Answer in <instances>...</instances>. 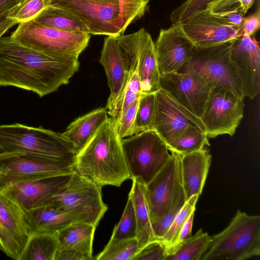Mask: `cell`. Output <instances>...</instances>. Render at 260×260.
Returning a JSON list of instances; mask_svg holds the SVG:
<instances>
[{
  "label": "cell",
  "mask_w": 260,
  "mask_h": 260,
  "mask_svg": "<svg viewBox=\"0 0 260 260\" xmlns=\"http://www.w3.org/2000/svg\"><path fill=\"white\" fill-rule=\"evenodd\" d=\"M139 99V98L135 101L125 111L121 117L116 121L117 132L121 139L133 135V128Z\"/></svg>",
  "instance_id": "60d3db41"
},
{
  "label": "cell",
  "mask_w": 260,
  "mask_h": 260,
  "mask_svg": "<svg viewBox=\"0 0 260 260\" xmlns=\"http://www.w3.org/2000/svg\"><path fill=\"white\" fill-rule=\"evenodd\" d=\"M58 250L57 233H32L19 260H55Z\"/></svg>",
  "instance_id": "4316f807"
},
{
  "label": "cell",
  "mask_w": 260,
  "mask_h": 260,
  "mask_svg": "<svg viewBox=\"0 0 260 260\" xmlns=\"http://www.w3.org/2000/svg\"><path fill=\"white\" fill-rule=\"evenodd\" d=\"M101 1H104V2H118L117 0H99Z\"/></svg>",
  "instance_id": "c3c4849f"
},
{
  "label": "cell",
  "mask_w": 260,
  "mask_h": 260,
  "mask_svg": "<svg viewBox=\"0 0 260 260\" xmlns=\"http://www.w3.org/2000/svg\"><path fill=\"white\" fill-rule=\"evenodd\" d=\"M144 185L133 180V184L128 194L133 202L137 223L136 239L139 249L148 243L157 240L154 235L148 206L145 199Z\"/></svg>",
  "instance_id": "484cf974"
},
{
  "label": "cell",
  "mask_w": 260,
  "mask_h": 260,
  "mask_svg": "<svg viewBox=\"0 0 260 260\" xmlns=\"http://www.w3.org/2000/svg\"><path fill=\"white\" fill-rule=\"evenodd\" d=\"M22 0H0V14L9 11Z\"/></svg>",
  "instance_id": "bcb514c9"
},
{
  "label": "cell",
  "mask_w": 260,
  "mask_h": 260,
  "mask_svg": "<svg viewBox=\"0 0 260 260\" xmlns=\"http://www.w3.org/2000/svg\"><path fill=\"white\" fill-rule=\"evenodd\" d=\"M30 234L25 211L0 187V250L19 260Z\"/></svg>",
  "instance_id": "5bb4252c"
},
{
  "label": "cell",
  "mask_w": 260,
  "mask_h": 260,
  "mask_svg": "<svg viewBox=\"0 0 260 260\" xmlns=\"http://www.w3.org/2000/svg\"><path fill=\"white\" fill-rule=\"evenodd\" d=\"M166 253L164 244L155 240L139 249L132 260H164Z\"/></svg>",
  "instance_id": "ab89813d"
},
{
  "label": "cell",
  "mask_w": 260,
  "mask_h": 260,
  "mask_svg": "<svg viewBox=\"0 0 260 260\" xmlns=\"http://www.w3.org/2000/svg\"><path fill=\"white\" fill-rule=\"evenodd\" d=\"M116 121L109 117L76 155L74 170L103 187H119L130 179Z\"/></svg>",
  "instance_id": "7a4b0ae2"
},
{
  "label": "cell",
  "mask_w": 260,
  "mask_h": 260,
  "mask_svg": "<svg viewBox=\"0 0 260 260\" xmlns=\"http://www.w3.org/2000/svg\"><path fill=\"white\" fill-rule=\"evenodd\" d=\"M155 112L151 129L155 131L167 145L189 126L206 132L200 117L177 101L162 88L155 92Z\"/></svg>",
  "instance_id": "9a60e30c"
},
{
  "label": "cell",
  "mask_w": 260,
  "mask_h": 260,
  "mask_svg": "<svg viewBox=\"0 0 260 260\" xmlns=\"http://www.w3.org/2000/svg\"><path fill=\"white\" fill-rule=\"evenodd\" d=\"M182 185L186 201L195 194L202 193L210 167L211 155L203 148L180 155Z\"/></svg>",
  "instance_id": "7402d4cb"
},
{
  "label": "cell",
  "mask_w": 260,
  "mask_h": 260,
  "mask_svg": "<svg viewBox=\"0 0 260 260\" xmlns=\"http://www.w3.org/2000/svg\"><path fill=\"white\" fill-rule=\"evenodd\" d=\"M24 154L71 165L76 152L61 133L20 123L0 125V155Z\"/></svg>",
  "instance_id": "3957f363"
},
{
  "label": "cell",
  "mask_w": 260,
  "mask_h": 260,
  "mask_svg": "<svg viewBox=\"0 0 260 260\" xmlns=\"http://www.w3.org/2000/svg\"><path fill=\"white\" fill-rule=\"evenodd\" d=\"M217 0H186L170 15L172 24L181 23L205 12L207 7Z\"/></svg>",
  "instance_id": "f35d334b"
},
{
  "label": "cell",
  "mask_w": 260,
  "mask_h": 260,
  "mask_svg": "<svg viewBox=\"0 0 260 260\" xmlns=\"http://www.w3.org/2000/svg\"><path fill=\"white\" fill-rule=\"evenodd\" d=\"M137 223L133 202L128 198L119 222L115 226L109 241L136 238Z\"/></svg>",
  "instance_id": "d590c367"
},
{
  "label": "cell",
  "mask_w": 260,
  "mask_h": 260,
  "mask_svg": "<svg viewBox=\"0 0 260 260\" xmlns=\"http://www.w3.org/2000/svg\"><path fill=\"white\" fill-rule=\"evenodd\" d=\"M79 66L78 59L50 56L10 37L0 39V86H15L42 97L69 83Z\"/></svg>",
  "instance_id": "6da1fadb"
},
{
  "label": "cell",
  "mask_w": 260,
  "mask_h": 260,
  "mask_svg": "<svg viewBox=\"0 0 260 260\" xmlns=\"http://www.w3.org/2000/svg\"><path fill=\"white\" fill-rule=\"evenodd\" d=\"M180 24L186 36L196 47H213L233 42L241 36L239 28L220 23L203 14Z\"/></svg>",
  "instance_id": "44dd1931"
},
{
  "label": "cell",
  "mask_w": 260,
  "mask_h": 260,
  "mask_svg": "<svg viewBox=\"0 0 260 260\" xmlns=\"http://www.w3.org/2000/svg\"><path fill=\"white\" fill-rule=\"evenodd\" d=\"M10 37L23 46L50 56L69 59H78L90 38L89 34L67 32L34 20L19 23Z\"/></svg>",
  "instance_id": "52a82bcc"
},
{
  "label": "cell",
  "mask_w": 260,
  "mask_h": 260,
  "mask_svg": "<svg viewBox=\"0 0 260 260\" xmlns=\"http://www.w3.org/2000/svg\"><path fill=\"white\" fill-rule=\"evenodd\" d=\"M160 86L200 118L213 86L209 81L197 74L180 72L160 75Z\"/></svg>",
  "instance_id": "2e32d148"
},
{
  "label": "cell",
  "mask_w": 260,
  "mask_h": 260,
  "mask_svg": "<svg viewBox=\"0 0 260 260\" xmlns=\"http://www.w3.org/2000/svg\"><path fill=\"white\" fill-rule=\"evenodd\" d=\"M25 212L30 233H57L76 222L69 214L49 205H42Z\"/></svg>",
  "instance_id": "d4e9b609"
},
{
  "label": "cell",
  "mask_w": 260,
  "mask_h": 260,
  "mask_svg": "<svg viewBox=\"0 0 260 260\" xmlns=\"http://www.w3.org/2000/svg\"><path fill=\"white\" fill-rule=\"evenodd\" d=\"M205 131L196 126H189L167 145L168 149L180 155L189 154L210 146Z\"/></svg>",
  "instance_id": "4dcf8cb0"
},
{
  "label": "cell",
  "mask_w": 260,
  "mask_h": 260,
  "mask_svg": "<svg viewBox=\"0 0 260 260\" xmlns=\"http://www.w3.org/2000/svg\"><path fill=\"white\" fill-rule=\"evenodd\" d=\"M8 11L0 14V39L2 36L11 27L17 23L8 16Z\"/></svg>",
  "instance_id": "f6af8a7d"
},
{
  "label": "cell",
  "mask_w": 260,
  "mask_h": 260,
  "mask_svg": "<svg viewBox=\"0 0 260 260\" xmlns=\"http://www.w3.org/2000/svg\"><path fill=\"white\" fill-rule=\"evenodd\" d=\"M203 14L211 19L222 24L240 27L244 18L241 12H212L205 11Z\"/></svg>",
  "instance_id": "b9f144b4"
},
{
  "label": "cell",
  "mask_w": 260,
  "mask_h": 260,
  "mask_svg": "<svg viewBox=\"0 0 260 260\" xmlns=\"http://www.w3.org/2000/svg\"><path fill=\"white\" fill-rule=\"evenodd\" d=\"M155 93H141L138 102L133 134L150 129L155 112Z\"/></svg>",
  "instance_id": "e575fe53"
},
{
  "label": "cell",
  "mask_w": 260,
  "mask_h": 260,
  "mask_svg": "<svg viewBox=\"0 0 260 260\" xmlns=\"http://www.w3.org/2000/svg\"><path fill=\"white\" fill-rule=\"evenodd\" d=\"M96 227L82 222H74L57 232L59 251L78 254L84 260L94 259L92 243Z\"/></svg>",
  "instance_id": "603a6c76"
},
{
  "label": "cell",
  "mask_w": 260,
  "mask_h": 260,
  "mask_svg": "<svg viewBox=\"0 0 260 260\" xmlns=\"http://www.w3.org/2000/svg\"><path fill=\"white\" fill-rule=\"evenodd\" d=\"M34 20L43 25L67 32L89 34L86 27L77 18L64 9L52 6H47Z\"/></svg>",
  "instance_id": "83f0119b"
},
{
  "label": "cell",
  "mask_w": 260,
  "mask_h": 260,
  "mask_svg": "<svg viewBox=\"0 0 260 260\" xmlns=\"http://www.w3.org/2000/svg\"><path fill=\"white\" fill-rule=\"evenodd\" d=\"M194 47L184 32L180 23L161 29L154 43L160 75L177 72L190 57Z\"/></svg>",
  "instance_id": "e0dca14e"
},
{
  "label": "cell",
  "mask_w": 260,
  "mask_h": 260,
  "mask_svg": "<svg viewBox=\"0 0 260 260\" xmlns=\"http://www.w3.org/2000/svg\"><path fill=\"white\" fill-rule=\"evenodd\" d=\"M119 14L116 24L121 35L133 22L144 16L149 8L150 0H117Z\"/></svg>",
  "instance_id": "1f68e13d"
},
{
  "label": "cell",
  "mask_w": 260,
  "mask_h": 260,
  "mask_svg": "<svg viewBox=\"0 0 260 260\" xmlns=\"http://www.w3.org/2000/svg\"><path fill=\"white\" fill-rule=\"evenodd\" d=\"M194 211H193L187 220L184 222L179 235L177 243L174 248L169 253H170L176 247L179 245L181 243L187 238L191 236V230L194 217ZM168 253V254H169Z\"/></svg>",
  "instance_id": "ee69618b"
},
{
  "label": "cell",
  "mask_w": 260,
  "mask_h": 260,
  "mask_svg": "<svg viewBox=\"0 0 260 260\" xmlns=\"http://www.w3.org/2000/svg\"><path fill=\"white\" fill-rule=\"evenodd\" d=\"M99 61L105 69L110 90L106 107L108 111L119 99L126 86L130 63L116 38L113 36L105 38Z\"/></svg>",
  "instance_id": "ffe728a7"
},
{
  "label": "cell",
  "mask_w": 260,
  "mask_h": 260,
  "mask_svg": "<svg viewBox=\"0 0 260 260\" xmlns=\"http://www.w3.org/2000/svg\"><path fill=\"white\" fill-rule=\"evenodd\" d=\"M102 188L74 171L64 186L43 205L52 206L76 222L96 228L108 209L102 199Z\"/></svg>",
  "instance_id": "8992f818"
},
{
  "label": "cell",
  "mask_w": 260,
  "mask_h": 260,
  "mask_svg": "<svg viewBox=\"0 0 260 260\" xmlns=\"http://www.w3.org/2000/svg\"><path fill=\"white\" fill-rule=\"evenodd\" d=\"M181 185L180 155L171 152L167 163L144 186L151 223L160 220L167 214Z\"/></svg>",
  "instance_id": "7c38bea8"
},
{
  "label": "cell",
  "mask_w": 260,
  "mask_h": 260,
  "mask_svg": "<svg viewBox=\"0 0 260 260\" xmlns=\"http://www.w3.org/2000/svg\"><path fill=\"white\" fill-rule=\"evenodd\" d=\"M130 179L147 184L168 161L171 154L165 141L147 129L121 140Z\"/></svg>",
  "instance_id": "ba28073f"
},
{
  "label": "cell",
  "mask_w": 260,
  "mask_h": 260,
  "mask_svg": "<svg viewBox=\"0 0 260 260\" xmlns=\"http://www.w3.org/2000/svg\"><path fill=\"white\" fill-rule=\"evenodd\" d=\"M72 173L13 182L1 187L26 212L43 205L64 186Z\"/></svg>",
  "instance_id": "d6986e66"
},
{
  "label": "cell",
  "mask_w": 260,
  "mask_h": 260,
  "mask_svg": "<svg viewBox=\"0 0 260 260\" xmlns=\"http://www.w3.org/2000/svg\"><path fill=\"white\" fill-rule=\"evenodd\" d=\"M49 6L64 9L77 18L89 34L117 37L118 2L99 0H50Z\"/></svg>",
  "instance_id": "30bf717a"
},
{
  "label": "cell",
  "mask_w": 260,
  "mask_h": 260,
  "mask_svg": "<svg viewBox=\"0 0 260 260\" xmlns=\"http://www.w3.org/2000/svg\"><path fill=\"white\" fill-rule=\"evenodd\" d=\"M71 165L24 154L0 155V187L8 184L72 173Z\"/></svg>",
  "instance_id": "8fae6325"
},
{
  "label": "cell",
  "mask_w": 260,
  "mask_h": 260,
  "mask_svg": "<svg viewBox=\"0 0 260 260\" xmlns=\"http://www.w3.org/2000/svg\"><path fill=\"white\" fill-rule=\"evenodd\" d=\"M106 108H99L76 119L61 133L77 154L109 117Z\"/></svg>",
  "instance_id": "cb8c5ba5"
},
{
  "label": "cell",
  "mask_w": 260,
  "mask_h": 260,
  "mask_svg": "<svg viewBox=\"0 0 260 260\" xmlns=\"http://www.w3.org/2000/svg\"><path fill=\"white\" fill-rule=\"evenodd\" d=\"M199 197V196L198 194L193 195L185 202L169 229L161 239L160 241L164 244L166 248V255L175 246L184 222L190 214L195 211L196 205Z\"/></svg>",
  "instance_id": "d6a6232c"
},
{
  "label": "cell",
  "mask_w": 260,
  "mask_h": 260,
  "mask_svg": "<svg viewBox=\"0 0 260 260\" xmlns=\"http://www.w3.org/2000/svg\"><path fill=\"white\" fill-rule=\"evenodd\" d=\"M232 42L208 48L194 46L177 72L197 74L214 86H220L244 100L239 70L231 57Z\"/></svg>",
  "instance_id": "5b68a950"
},
{
  "label": "cell",
  "mask_w": 260,
  "mask_h": 260,
  "mask_svg": "<svg viewBox=\"0 0 260 260\" xmlns=\"http://www.w3.org/2000/svg\"><path fill=\"white\" fill-rule=\"evenodd\" d=\"M50 0H22L8 11V16L17 24L34 20L49 5Z\"/></svg>",
  "instance_id": "8d00e7d4"
},
{
  "label": "cell",
  "mask_w": 260,
  "mask_h": 260,
  "mask_svg": "<svg viewBox=\"0 0 260 260\" xmlns=\"http://www.w3.org/2000/svg\"><path fill=\"white\" fill-rule=\"evenodd\" d=\"M241 5L242 12L245 15L253 5L255 0H237Z\"/></svg>",
  "instance_id": "7dc6e473"
},
{
  "label": "cell",
  "mask_w": 260,
  "mask_h": 260,
  "mask_svg": "<svg viewBox=\"0 0 260 260\" xmlns=\"http://www.w3.org/2000/svg\"><path fill=\"white\" fill-rule=\"evenodd\" d=\"M201 260H244L260 255V216L238 210L229 225L211 236Z\"/></svg>",
  "instance_id": "277c9868"
},
{
  "label": "cell",
  "mask_w": 260,
  "mask_h": 260,
  "mask_svg": "<svg viewBox=\"0 0 260 260\" xmlns=\"http://www.w3.org/2000/svg\"><path fill=\"white\" fill-rule=\"evenodd\" d=\"M186 201L184 190L181 185L177 190L167 214L160 220L151 223L152 229L157 240L160 241Z\"/></svg>",
  "instance_id": "74e56055"
},
{
  "label": "cell",
  "mask_w": 260,
  "mask_h": 260,
  "mask_svg": "<svg viewBox=\"0 0 260 260\" xmlns=\"http://www.w3.org/2000/svg\"><path fill=\"white\" fill-rule=\"evenodd\" d=\"M243 100L218 86H212L200 119L208 138L233 136L243 116Z\"/></svg>",
  "instance_id": "9c48e42d"
},
{
  "label": "cell",
  "mask_w": 260,
  "mask_h": 260,
  "mask_svg": "<svg viewBox=\"0 0 260 260\" xmlns=\"http://www.w3.org/2000/svg\"><path fill=\"white\" fill-rule=\"evenodd\" d=\"M260 12L259 9L247 17L243 18L242 24L240 27L241 36L247 34L253 36L259 28Z\"/></svg>",
  "instance_id": "7bdbcfd3"
},
{
  "label": "cell",
  "mask_w": 260,
  "mask_h": 260,
  "mask_svg": "<svg viewBox=\"0 0 260 260\" xmlns=\"http://www.w3.org/2000/svg\"><path fill=\"white\" fill-rule=\"evenodd\" d=\"M231 57L241 77L243 94L254 98L260 89V50L253 36L243 34L232 43Z\"/></svg>",
  "instance_id": "ac0fdd59"
},
{
  "label": "cell",
  "mask_w": 260,
  "mask_h": 260,
  "mask_svg": "<svg viewBox=\"0 0 260 260\" xmlns=\"http://www.w3.org/2000/svg\"><path fill=\"white\" fill-rule=\"evenodd\" d=\"M127 57L136 61L142 93H155L160 88V74L154 50V43L144 28L129 35L116 37Z\"/></svg>",
  "instance_id": "4fadbf2b"
},
{
  "label": "cell",
  "mask_w": 260,
  "mask_h": 260,
  "mask_svg": "<svg viewBox=\"0 0 260 260\" xmlns=\"http://www.w3.org/2000/svg\"><path fill=\"white\" fill-rule=\"evenodd\" d=\"M130 63L129 76L126 86L119 99L107 111L108 115L117 121L142 93L137 64L136 61L128 58Z\"/></svg>",
  "instance_id": "f546056e"
},
{
  "label": "cell",
  "mask_w": 260,
  "mask_h": 260,
  "mask_svg": "<svg viewBox=\"0 0 260 260\" xmlns=\"http://www.w3.org/2000/svg\"><path fill=\"white\" fill-rule=\"evenodd\" d=\"M211 236L200 229L167 254L164 260H199L207 250Z\"/></svg>",
  "instance_id": "f1b7e54d"
},
{
  "label": "cell",
  "mask_w": 260,
  "mask_h": 260,
  "mask_svg": "<svg viewBox=\"0 0 260 260\" xmlns=\"http://www.w3.org/2000/svg\"><path fill=\"white\" fill-rule=\"evenodd\" d=\"M139 249L136 238L109 241L95 259L132 260Z\"/></svg>",
  "instance_id": "836d02e7"
}]
</instances>
